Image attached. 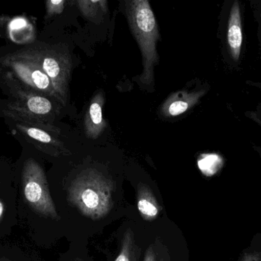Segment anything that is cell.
Here are the masks:
<instances>
[{
    "instance_id": "cell-4",
    "label": "cell",
    "mask_w": 261,
    "mask_h": 261,
    "mask_svg": "<svg viewBox=\"0 0 261 261\" xmlns=\"http://www.w3.org/2000/svg\"><path fill=\"white\" fill-rule=\"evenodd\" d=\"M21 178L24 197L29 205L42 216L58 219L42 167L33 159H28L23 167Z\"/></svg>"
},
{
    "instance_id": "cell-2",
    "label": "cell",
    "mask_w": 261,
    "mask_h": 261,
    "mask_svg": "<svg viewBox=\"0 0 261 261\" xmlns=\"http://www.w3.org/2000/svg\"><path fill=\"white\" fill-rule=\"evenodd\" d=\"M112 182L94 170L81 173L72 184L70 199L85 216L103 217L112 207Z\"/></svg>"
},
{
    "instance_id": "cell-1",
    "label": "cell",
    "mask_w": 261,
    "mask_h": 261,
    "mask_svg": "<svg viewBox=\"0 0 261 261\" xmlns=\"http://www.w3.org/2000/svg\"><path fill=\"white\" fill-rule=\"evenodd\" d=\"M126 15L142 56L143 72L140 82L146 86L153 85L154 68L158 64L156 42L160 38L156 17L147 0L127 2Z\"/></svg>"
},
{
    "instance_id": "cell-7",
    "label": "cell",
    "mask_w": 261,
    "mask_h": 261,
    "mask_svg": "<svg viewBox=\"0 0 261 261\" xmlns=\"http://www.w3.org/2000/svg\"><path fill=\"white\" fill-rule=\"evenodd\" d=\"M205 93V90L196 91L179 90L176 93H173L163 103L160 110L161 114L166 118L180 116L197 104Z\"/></svg>"
},
{
    "instance_id": "cell-11",
    "label": "cell",
    "mask_w": 261,
    "mask_h": 261,
    "mask_svg": "<svg viewBox=\"0 0 261 261\" xmlns=\"http://www.w3.org/2000/svg\"><path fill=\"white\" fill-rule=\"evenodd\" d=\"M9 35L11 39L15 42H26L35 38V30L32 29V25L24 18H15L9 22Z\"/></svg>"
},
{
    "instance_id": "cell-12",
    "label": "cell",
    "mask_w": 261,
    "mask_h": 261,
    "mask_svg": "<svg viewBox=\"0 0 261 261\" xmlns=\"http://www.w3.org/2000/svg\"><path fill=\"white\" fill-rule=\"evenodd\" d=\"M138 208L145 219H153L159 213V207L151 193L146 188H141L138 196Z\"/></svg>"
},
{
    "instance_id": "cell-16",
    "label": "cell",
    "mask_w": 261,
    "mask_h": 261,
    "mask_svg": "<svg viewBox=\"0 0 261 261\" xmlns=\"http://www.w3.org/2000/svg\"><path fill=\"white\" fill-rule=\"evenodd\" d=\"M130 250H132V238L129 235H126L124 239L122 251L116 261H130Z\"/></svg>"
},
{
    "instance_id": "cell-14",
    "label": "cell",
    "mask_w": 261,
    "mask_h": 261,
    "mask_svg": "<svg viewBox=\"0 0 261 261\" xmlns=\"http://www.w3.org/2000/svg\"><path fill=\"white\" fill-rule=\"evenodd\" d=\"M237 261H261V233L254 234L249 245L241 253Z\"/></svg>"
},
{
    "instance_id": "cell-13",
    "label": "cell",
    "mask_w": 261,
    "mask_h": 261,
    "mask_svg": "<svg viewBox=\"0 0 261 261\" xmlns=\"http://www.w3.org/2000/svg\"><path fill=\"white\" fill-rule=\"evenodd\" d=\"M76 3L81 13L93 21L108 12V3L105 0H82Z\"/></svg>"
},
{
    "instance_id": "cell-17",
    "label": "cell",
    "mask_w": 261,
    "mask_h": 261,
    "mask_svg": "<svg viewBox=\"0 0 261 261\" xmlns=\"http://www.w3.org/2000/svg\"><path fill=\"white\" fill-rule=\"evenodd\" d=\"M11 18L8 15H0V29H3L6 24L10 22Z\"/></svg>"
},
{
    "instance_id": "cell-21",
    "label": "cell",
    "mask_w": 261,
    "mask_h": 261,
    "mask_svg": "<svg viewBox=\"0 0 261 261\" xmlns=\"http://www.w3.org/2000/svg\"><path fill=\"white\" fill-rule=\"evenodd\" d=\"M1 261H3V260H1Z\"/></svg>"
},
{
    "instance_id": "cell-9",
    "label": "cell",
    "mask_w": 261,
    "mask_h": 261,
    "mask_svg": "<svg viewBox=\"0 0 261 261\" xmlns=\"http://www.w3.org/2000/svg\"><path fill=\"white\" fill-rule=\"evenodd\" d=\"M105 104V98L102 91L96 93L86 113L84 127L87 137L96 139L101 136L107 126V121L103 118L102 110Z\"/></svg>"
},
{
    "instance_id": "cell-3",
    "label": "cell",
    "mask_w": 261,
    "mask_h": 261,
    "mask_svg": "<svg viewBox=\"0 0 261 261\" xmlns=\"http://www.w3.org/2000/svg\"><path fill=\"white\" fill-rule=\"evenodd\" d=\"M18 51L41 67L51 81L61 104H65L71 73L70 57L61 51L42 44L30 46Z\"/></svg>"
},
{
    "instance_id": "cell-10",
    "label": "cell",
    "mask_w": 261,
    "mask_h": 261,
    "mask_svg": "<svg viewBox=\"0 0 261 261\" xmlns=\"http://www.w3.org/2000/svg\"><path fill=\"white\" fill-rule=\"evenodd\" d=\"M227 41H228L231 58L234 62H238L240 59L242 43H243L242 14H241L240 4L238 1H234L233 3L230 10Z\"/></svg>"
},
{
    "instance_id": "cell-18",
    "label": "cell",
    "mask_w": 261,
    "mask_h": 261,
    "mask_svg": "<svg viewBox=\"0 0 261 261\" xmlns=\"http://www.w3.org/2000/svg\"><path fill=\"white\" fill-rule=\"evenodd\" d=\"M144 261H155L154 254H153L152 249H148V251L146 253Z\"/></svg>"
},
{
    "instance_id": "cell-8",
    "label": "cell",
    "mask_w": 261,
    "mask_h": 261,
    "mask_svg": "<svg viewBox=\"0 0 261 261\" xmlns=\"http://www.w3.org/2000/svg\"><path fill=\"white\" fill-rule=\"evenodd\" d=\"M15 126L16 130L29 144L35 146L41 151L49 154L58 155L64 149L62 143L57 139L53 133L47 130L19 123H15Z\"/></svg>"
},
{
    "instance_id": "cell-20",
    "label": "cell",
    "mask_w": 261,
    "mask_h": 261,
    "mask_svg": "<svg viewBox=\"0 0 261 261\" xmlns=\"http://www.w3.org/2000/svg\"><path fill=\"white\" fill-rule=\"evenodd\" d=\"M254 85L261 89V83H257V84H254Z\"/></svg>"
},
{
    "instance_id": "cell-6",
    "label": "cell",
    "mask_w": 261,
    "mask_h": 261,
    "mask_svg": "<svg viewBox=\"0 0 261 261\" xmlns=\"http://www.w3.org/2000/svg\"><path fill=\"white\" fill-rule=\"evenodd\" d=\"M4 79L14 98L6 104V109L32 115L47 122L49 117L55 116V106L49 98L23 85L11 72H6Z\"/></svg>"
},
{
    "instance_id": "cell-15",
    "label": "cell",
    "mask_w": 261,
    "mask_h": 261,
    "mask_svg": "<svg viewBox=\"0 0 261 261\" xmlns=\"http://www.w3.org/2000/svg\"><path fill=\"white\" fill-rule=\"evenodd\" d=\"M66 1L64 0H48L46 2V12L47 18L61 14L65 8Z\"/></svg>"
},
{
    "instance_id": "cell-19",
    "label": "cell",
    "mask_w": 261,
    "mask_h": 261,
    "mask_svg": "<svg viewBox=\"0 0 261 261\" xmlns=\"http://www.w3.org/2000/svg\"><path fill=\"white\" fill-rule=\"evenodd\" d=\"M3 213H4V205H3V202L0 201V220L3 217Z\"/></svg>"
},
{
    "instance_id": "cell-5",
    "label": "cell",
    "mask_w": 261,
    "mask_h": 261,
    "mask_svg": "<svg viewBox=\"0 0 261 261\" xmlns=\"http://www.w3.org/2000/svg\"><path fill=\"white\" fill-rule=\"evenodd\" d=\"M0 62L9 69L23 85L61 103L51 81L44 70L35 61L24 56L19 51L3 57Z\"/></svg>"
}]
</instances>
